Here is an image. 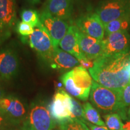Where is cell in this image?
I'll return each instance as SVG.
<instances>
[{"label":"cell","instance_id":"obj_17","mask_svg":"<svg viewBox=\"0 0 130 130\" xmlns=\"http://www.w3.org/2000/svg\"><path fill=\"white\" fill-rule=\"evenodd\" d=\"M0 109L13 119L23 118L26 113L25 107L20 100L14 97H6L0 101Z\"/></svg>","mask_w":130,"mask_h":130},{"label":"cell","instance_id":"obj_27","mask_svg":"<svg viewBox=\"0 0 130 130\" xmlns=\"http://www.w3.org/2000/svg\"><path fill=\"white\" fill-rule=\"evenodd\" d=\"M123 130H130V119L126 122V123L123 125Z\"/></svg>","mask_w":130,"mask_h":130},{"label":"cell","instance_id":"obj_18","mask_svg":"<svg viewBox=\"0 0 130 130\" xmlns=\"http://www.w3.org/2000/svg\"><path fill=\"white\" fill-rule=\"evenodd\" d=\"M104 28L107 35L121 31H128L130 29V14L108 22L104 25Z\"/></svg>","mask_w":130,"mask_h":130},{"label":"cell","instance_id":"obj_12","mask_svg":"<svg viewBox=\"0 0 130 130\" xmlns=\"http://www.w3.org/2000/svg\"><path fill=\"white\" fill-rule=\"evenodd\" d=\"M78 38L81 51L87 58L94 61L102 56V40H98L94 37L89 36L80 31L79 29Z\"/></svg>","mask_w":130,"mask_h":130},{"label":"cell","instance_id":"obj_31","mask_svg":"<svg viewBox=\"0 0 130 130\" xmlns=\"http://www.w3.org/2000/svg\"><path fill=\"white\" fill-rule=\"evenodd\" d=\"M30 1H31V2H32V3H37V2H38V1H39V0H30Z\"/></svg>","mask_w":130,"mask_h":130},{"label":"cell","instance_id":"obj_21","mask_svg":"<svg viewBox=\"0 0 130 130\" xmlns=\"http://www.w3.org/2000/svg\"><path fill=\"white\" fill-rule=\"evenodd\" d=\"M58 123V130H89L88 126L78 119H69Z\"/></svg>","mask_w":130,"mask_h":130},{"label":"cell","instance_id":"obj_16","mask_svg":"<svg viewBox=\"0 0 130 130\" xmlns=\"http://www.w3.org/2000/svg\"><path fill=\"white\" fill-rule=\"evenodd\" d=\"M50 63L51 67L53 69L62 71L71 69L79 64L77 58L60 49L58 46L54 47L53 57Z\"/></svg>","mask_w":130,"mask_h":130},{"label":"cell","instance_id":"obj_29","mask_svg":"<svg viewBox=\"0 0 130 130\" xmlns=\"http://www.w3.org/2000/svg\"><path fill=\"white\" fill-rule=\"evenodd\" d=\"M4 98V94H3V92L2 89H1V86H0V101Z\"/></svg>","mask_w":130,"mask_h":130},{"label":"cell","instance_id":"obj_14","mask_svg":"<svg viewBox=\"0 0 130 130\" xmlns=\"http://www.w3.org/2000/svg\"><path fill=\"white\" fill-rule=\"evenodd\" d=\"M78 32V28L77 26L74 25L69 26L66 34L60 42L59 46L61 50L71 54L79 60L86 57L83 54L79 48Z\"/></svg>","mask_w":130,"mask_h":130},{"label":"cell","instance_id":"obj_30","mask_svg":"<svg viewBox=\"0 0 130 130\" xmlns=\"http://www.w3.org/2000/svg\"><path fill=\"white\" fill-rule=\"evenodd\" d=\"M3 120H4V119H3V118L1 116V115H0V125H1L2 124V122H3Z\"/></svg>","mask_w":130,"mask_h":130},{"label":"cell","instance_id":"obj_19","mask_svg":"<svg viewBox=\"0 0 130 130\" xmlns=\"http://www.w3.org/2000/svg\"><path fill=\"white\" fill-rule=\"evenodd\" d=\"M86 121L95 125L101 126H106L105 123L102 121L99 112L90 102H86L83 105Z\"/></svg>","mask_w":130,"mask_h":130},{"label":"cell","instance_id":"obj_7","mask_svg":"<svg viewBox=\"0 0 130 130\" xmlns=\"http://www.w3.org/2000/svg\"><path fill=\"white\" fill-rule=\"evenodd\" d=\"M72 97L62 89H59L54 95L49 106L52 118L58 123L71 118L73 108Z\"/></svg>","mask_w":130,"mask_h":130},{"label":"cell","instance_id":"obj_9","mask_svg":"<svg viewBox=\"0 0 130 130\" xmlns=\"http://www.w3.org/2000/svg\"><path fill=\"white\" fill-rule=\"evenodd\" d=\"M40 19L51 37L54 47H57L69 27L67 22L52 16L44 10L40 13Z\"/></svg>","mask_w":130,"mask_h":130},{"label":"cell","instance_id":"obj_20","mask_svg":"<svg viewBox=\"0 0 130 130\" xmlns=\"http://www.w3.org/2000/svg\"><path fill=\"white\" fill-rule=\"evenodd\" d=\"M105 125L109 130H123L122 119L118 113H107L104 116Z\"/></svg>","mask_w":130,"mask_h":130},{"label":"cell","instance_id":"obj_26","mask_svg":"<svg viewBox=\"0 0 130 130\" xmlns=\"http://www.w3.org/2000/svg\"><path fill=\"white\" fill-rule=\"evenodd\" d=\"M89 128V130H109L107 128V126H101L95 125L92 124L89 122H86V123Z\"/></svg>","mask_w":130,"mask_h":130},{"label":"cell","instance_id":"obj_25","mask_svg":"<svg viewBox=\"0 0 130 130\" xmlns=\"http://www.w3.org/2000/svg\"><path fill=\"white\" fill-rule=\"evenodd\" d=\"M80 66H82L85 69H89L90 68H92L93 66V60H91L89 59L87 57H84L83 58H81V59L78 60Z\"/></svg>","mask_w":130,"mask_h":130},{"label":"cell","instance_id":"obj_5","mask_svg":"<svg viewBox=\"0 0 130 130\" xmlns=\"http://www.w3.org/2000/svg\"><path fill=\"white\" fill-rule=\"evenodd\" d=\"M56 123L46 107L36 105L30 110L24 122L22 130H54Z\"/></svg>","mask_w":130,"mask_h":130},{"label":"cell","instance_id":"obj_24","mask_svg":"<svg viewBox=\"0 0 130 130\" xmlns=\"http://www.w3.org/2000/svg\"><path fill=\"white\" fill-rule=\"evenodd\" d=\"M34 30L30 24L23 21L19 22L17 26L18 32L22 36H29L34 32Z\"/></svg>","mask_w":130,"mask_h":130},{"label":"cell","instance_id":"obj_33","mask_svg":"<svg viewBox=\"0 0 130 130\" xmlns=\"http://www.w3.org/2000/svg\"><path fill=\"white\" fill-rule=\"evenodd\" d=\"M54 130H58V129H54Z\"/></svg>","mask_w":130,"mask_h":130},{"label":"cell","instance_id":"obj_6","mask_svg":"<svg viewBox=\"0 0 130 130\" xmlns=\"http://www.w3.org/2000/svg\"><path fill=\"white\" fill-rule=\"evenodd\" d=\"M28 37L31 48L50 63L53 57L54 47L50 34L43 25L41 24L38 27H36L34 32Z\"/></svg>","mask_w":130,"mask_h":130},{"label":"cell","instance_id":"obj_10","mask_svg":"<svg viewBox=\"0 0 130 130\" xmlns=\"http://www.w3.org/2000/svg\"><path fill=\"white\" fill-rule=\"evenodd\" d=\"M79 30L98 40L104 38L105 28L96 13H89L81 16L76 22Z\"/></svg>","mask_w":130,"mask_h":130},{"label":"cell","instance_id":"obj_1","mask_svg":"<svg viewBox=\"0 0 130 130\" xmlns=\"http://www.w3.org/2000/svg\"><path fill=\"white\" fill-rule=\"evenodd\" d=\"M130 60V50L112 56H101L89 69L94 81L104 87L121 91L129 83L126 65Z\"/></svg>","mask_w":130,"mask_h":130},{"label":"cell","instance_id":"obj_11","mask_svg":"<svg viewBox=\"0 0 130 130\" xmlns=\"http://www.w3.org/2000/svg\"><path fill=\"white\" fill-rule=\"evenodd\" d=\"M16 19L15 0H0V42L10 35Z\"/></svg>","mask_w":130,"mask_h":130},{"label":"cell","instance_id":"obj_15","mask_svg":"<svg viewBox=\"0 0 130 130\" xmlns=\"http://www.w3.org/2000/svg\"><path fill=\"white\" fill-rule=\"evenodd\" d=\"M43 10L66 22L72 14V3L71 0H48Z\"/></svg>","mask_w":130,"mask_h":130},{"label":"cell","instance_id":"obj_2","mask_svg":"<svg viewBox=\"0 0 130 130\" xmlns=\"http://www.w3.org/2000/svg\"><path fill=\"white\" fill-rule=\"evenodd\" d=\"M61 82L68 93L82 101H87L92 88V77L87 70L77 66L65 73L61 77Z\"/></svg>","mask_w":130,"mask_h":130},{"label":"cell","instance_id":"obj_28","mask_svg":"<svg viewBox=\"0 0 130 130\" xmlns=\"http://www.w3.org/2000/svg\"><path fill=\"white\" fill-rule=\"evenodd\" d=\"M126 70L127 71L128 74V76H129V83H130V60L128 61V62L127 63V64L126 65Z\"/></svg>","mask_w":130,"mask_h":130},{"label":"cell","instance_id":"obj_13","mask_svg":"<svg viewBox=\"0 0 130 130\" xmlns=\"http://www.w3.org/2000/svg\"><path fill=\"white\" fill-rule=\"evenodd\" d=\"M18 60L17 56L10 49L0 50V77L9 79L17 72L18 69Z\"/></svg>","mask_w":130,"mask_h":130},{"label":"cell","instance_id":"obj_4","mask_svg":"<svg viewBox=\"0 0 130 130\" xmlns=\"http://www.w3.org/2000/svg\"><path fill=\"white\" fill-rule=\"evenodd\" d=\"M104 25L130 14V0H103L96 10Z\"/></svg>","mask_w":130,"mask_h":130},{"label":"cell","instance_id":"obj_22","mask_svg":"<svg viewBox=\"0 0 130 130\" xmlns=\"http://www.w3.org/2000/svg\"><path fill=\"white\" fill-rule=\"evenodd\" d=\"M21 16L23 22L30 24L33 28L38 27L41 24L40 14L35 10L24 9L21 12Z\"/></svg>","mask_w":130,"mask_h":130},{"label":"cell","instance_id":"obj_8","mask_svg":"<svg viewBox=\"0 0 130 130\" xmlns=\"http://www.w3.org/2000/svg\"><path fill=\"white\" fill-rule=\"evenodd\" d=\"M102 56H112L129 51L130 35L127 31H121L107 35L102 40Z\"/></svg>","mask_w":130,"mask_h":130},{"label":"cell","instance_id":"obj_32","mask_svg":"<svg viewBox=\"0 0 130 130\" xmlns=\"http://www.w3.org/2000/svg\"><path fill=\"white\" fill-rule=\"evenodd\" d=\"M1 114H3V113H2V111H1V110L0 109V115H1Z\"/></svg>","mask_w":130,"mask_h":130},{"label":"cell","instance_id":"obj_23","mask_svg":"<svg viewBox=\"0 0 130 130\" xmlns=\"http://www.w3.org/2000/svg\"><path fill=\"white\" fill-rule=\"evenodd\" d=\"M73 108L72 111V116L71 119H78L80 121L84 122L86 123L85 116H84V112L83 110V107L81 106L79 102L74 98H72Z\"/></svg>","mask_w":130,"mask_h":130},{"label":"cell","instance_id":"obj_3","mask_svg":"<svg viewBox=\"0 0 130 130\" xmlns=\"http://www.w3.org/2000/svg\"><path fill=\"white\" fill-rule=\"evenodd\" d=\"M121 91L107 88L93 81L90 100L100 111L105 113H118L120 115L122 111Z\"/></svg>","mask_w":130,"mask_h":130}]
</instances>
